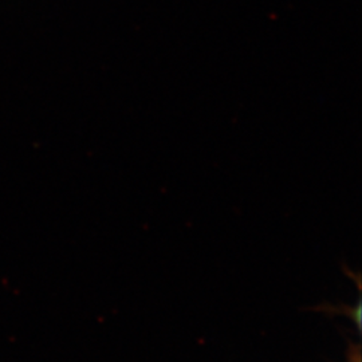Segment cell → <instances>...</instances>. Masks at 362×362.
<instances>
[]
</instances>
